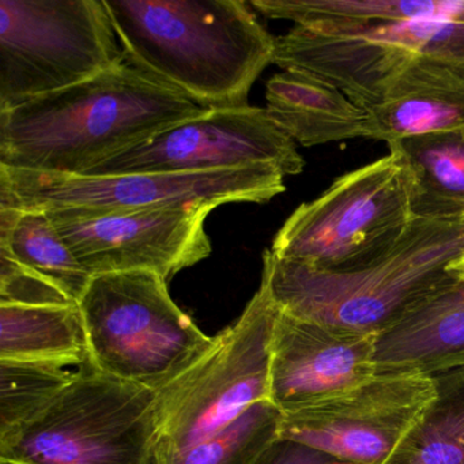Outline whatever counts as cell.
Listing matches in <instances>:
<instances>
[{
	"instance_id": "cell-8",
	"label": "cell",
	"mask_w": 464,
	"mask_h": 464,
	"mask_svg": "<svg viewBox=\"0 0 464 464\" xmlns=\"http://www.w3.org/2000/svg\"><path fill=\"white\" fill-rule=\"evenodd\" d=\"M278 306L260 285L237 322L180 376L160 388L161 464L270 401L271 344Z\"/></svg>"
},
{
	"instance_id": "cell-6",
	"label": "cell",
	"mask_w": 464,
	"mask_h": 464,
	"mask_svg": "<svg viewBox=\"0 0 464 464\" xmlns=\"http://www.w3.org/2000/svg\"><path fill=\"white\" fill-rule=\"evenodd\" d=\"M411 170L399 151L336 179L303 203L276 233L270 251L316 270L344 273L384 256L409 229Z\"/></svg>"
},
{
	"instance_id": "cell-19",
	"label": "cell",
	"mask_w": 464,
	"mask_h": 464,
	"mask_svg": "<svg viewBox=\"0 0 464 464\" xmlns=\"http://www.w3.org/2000/svg\"><path fill=\"white\" fill-rule=\"evenodd\" d=\"M388 148L406 160L412 179V216L463 219L464 129L392 142Z\"/></svg>"
},
{
	"instance_id": "cell-26",
	"label": "cell",
	"mask_w": 464,
	"mask_h": 464,
	"mask_svg": "<svg viewBox=\"0 0 464 464\" xmlns=\"http://www.w3.org/2000/svg\"><path fill=\"white\" fill-rule=\"evenodd\" d=\"M464 221V217H463ZM450 271H453V273H464V255L461 256V259L459 260L458 263H456L455 266H453L452 268H450Z\"/></svg>"
},
{
	"instance_id": "cell-17",
	"label": "cell",
	"mask_w": 464,
	"mask_h": 464,
	"mask_svg": "<svg viewBox=\"0 0 464 464\" xmlns=\"http://www.w3.org/2000/svg\"><path fill=\"white\" fill-rule=\"evenodd\" d=\"M268 115L301 146L368 137V111L312 72L284 70L266 86Z\"/></svg>"
},
{
	"instance_id": "cell-15",
	"label": "cell",
	"mask_w": 464,
	"mask_h": 464,
	"mask_svg": "<svg viewBox=\"0 0 464 464\" xmlns=\"http://www.w3.org/2000/svg\"><path fill=\"white\" fill-rule=\"evenodd\" d=\"M366 111V138L388 145L464 129V74L428 59H410L380 83Z\"/></svg>"
},
{
	"instance_id": "cell-21",
	"label": "cell",
	"mask_w": 464,
	"mask_h": 464,
	"mask_svg": "<svg viewBox=\"0 0 464 464\" xmlns=\"http://www.w3.org/2000/svg\"><path fill=\"white\" fill-rule=\"evenodd\" d=\"M431 377L433 401L384 464H464V368Z\"/></svg>"
},
{
	"instance_id": "cell-5",
	"label": "cell",
	"mask_w": 464,
	"mask_h": 464,
	"mask_svg": "<svg viewBox=\"0 0 464 464\" xmlns=\"http://www.w3.org/2000/svg\"><path fill=\"white\" fill-rule=\"evenodd\" d=\"M167 279L150 271L92 278L81 314L94 369L160 390L213 344L170 297Z\"/></svg>"
},
{
	"instance_id": "cell-24",
	"label": "cell",
	"mask_w": 464,
	"mask_h": 464,
	"mask_svg": "<svg viewBox=\"0 0 464 464\" xmlns=\"http://www.w3.org/2000/svg\"><path fill=\"white\" fill-rule=\"evenodd\" d=\"M0 304L72 305L61 290L0 255Z\"/></svg>"
},
{
	"instance_id": "cell-4",
	"label": "cell",
	"mask_w": 464,
	"mask_h": 464,
	"mask_svg": "<svg viewBox=\"0 0 464 464\" xmlns=\"http://www.w3.org/2000/svg\"><path fill=\"white\" fill-rule=\"evenodd\" d=\"M159 391L91 362L34 417L0 436V464H161Z\"/></svg>"
},
{
	"instance_id": "cell-10",
	"label": "cell",
	"mask_w": 464,
	"mask_h": 464,
	"mask_svg": "<svg viewBox=\"0 0 464 464\" xmlns=\"http://www.w3.org/2000/svg\"><path fill=\"white\" fill-rule=\"evenodd\" d=\"M285 175L271 165L195 173L55 175L0 167V208L104 210L266 203L285 192Z\"/></svg>"
},
{
	"instance_id": "cell-9",
	"label": "cell",
	"mask_w": 464,
	"mask_h": 464,
	"mask_svg": "<svg viewBox=\"0 0 464 464\" xmlns=\"http://www.w3.org/2000/svg\"><path fill=\"white\" fill-rule=\"evenodd\" d=\"M415 58L464 74V2L452 15L391 25H295L276 37L274 64L312 72L366 110L380 83Z\"/></svg>"
},
{
	"instance_id": "cell-11",
	"label": "cell",
	"mask_w": 464,
	"mask_h": 464,
	"mask_svg": "<svg viewBox=\"0 0 464 464\" xmlns=\"http://www.w3.org/2000/svg\"><path fill=\"white\" fill-rule=\"evenodd\" d=\"M210 206L104 210L62 208L48 217L92 276L150 271L169 279L211 254Z\"/></svg>"
},
{
	"instance_id": "cell-16",
	"label": "cell",
	"mask_w": 464,
	"mask_h": 464,
	"mask_svg": "<svg viewBox=\"0 0 464 464\" xmlns=\"http://www.w3.org/2000/svg\"><path fill=\"white\" fill-rule=\"evenodd\" d=\"M377 374L425 376L464 368V273L447 281L376 335Z\"/></svg>"
},
{
	"instance_id": "cell-7",
	"label": "cell",
	"mask_w": 464,
	"mask_h": 464,
	"mask_svg": "<svg viewBox=\"0 0 464 464\" xmlns=\"http://www.w3.org/2000/svg\"><path fill=\"white\" fill-rule=\"evenodd\" d=\"M124 62L105 0H0V111Z\"/></svg>"
},
{
	"instance_id": "cell-23",
	"label": "cell",
	"mask_w": 464,
	"mask_h": 464,
	"mask_svg": "<svg viewBox=\"0 0 464 464\" xmlns=\"http://www.w3.org/2000/svg\"><path fill=\"white\" fill-rule=\"evenodd\" d=\"M74 374L58 363L0 360V436L44 409Z\"/></svg>"
},
{
	"instance_id": "cell-1",
	"label": "cell",
	"mask_w": 464,
	"mask_h": 464,
	"mask_svg": "<svg viewBox=\"0 0 464 464\" xmlns=\"http://www.w3.org/2000/svg\"><path fill=\"white\" fill-rule=\"evenodd\" d=\"M202 111L124 62L63 91L0 111V167L85 175Z\"/></svg>"
},
{
	"instance_id": "cell-22",
	"label": "cell",
	"mask_w": 464,
	"mask_h": 464,
	"mask_svg": "<svg viewBox=\"0 0 464 464\" xmlns=\"http://www.w3.org/2000/svg\"><path fill=\"white\" fill-rule=\"evenodd\" d=\"M284 412L270 401H259L227 428L176 453L167 464H259L281 439Z\"/></svg>"
},
{
	"instance_id": "cell-13",
	"label": "cell",
	"mask_w": 464,
	"mask_h": 464,
	"mask_svg": "<svg viewBox=\"0 0 464 464\" xmlns=\"http://www.w3.org/2000/svg\"><path fill=\"white\" fill-rule=\"evenodd\" d=\"M436 395L433 377L376 374L324 403L285 412L281 439L353 464H384Z\"/></svg>"
},
{
	"instance_id": "cell-3",
	"label": "cell",
	"mask_w": 464,
	"mask_h": 464,
	"mask_svg": "<svg viewBox=\"0 0 464 464\" xmlns=\"http://www.w3.org/2000/svg\"><path fill=\"white\" fill-rule=\"evenodd\" d=\"M463 255V219L414 217L391 251L357 270H316L268 249L262 285L285 314L377 335L447 281Z\"/></svg>"
},
{
	"instance_id": "cell-14",
	"label": "cell",
	"mask_w": 464,
	"mask_h": 464,
	"mask_svg": "<svg viewBox=\"0 0 464 464\" xmlns=\"http://www.w3.org/2000/svg\"><path fill=\"white\" fill-rule=\"evenodd\" d=\"M374 344L376 334L298 319L279 309L271 344V403L285 414L360 387L377 374Z\"/></svg>"
},
{
	"instance_id": "cell-18",
	"label": "cell",
	"mask_w": 464,
	"mask_h": 464,
	"mask_svg": "<svg viewBox=\"0 0 464 464\" xmlns=\"http://www.w3.org/2000/svg\"><path fill=\"white\" fill-rule=\"evenodd\" d=\"M0 360L80 366L89 362L80 305L0 304Z\"/></svg>"
},
{
	"instance_id": "cell-25",
	"label": "cell",
	"mask_w": 464,
	"mask_h": 464,
	"mask_svg": "<svg viewBox=\"0 0 464 464\" xmlns=\"http://www.w3.org/2000/svg\"><path fill=\"white\" fill-rule=\"evenodd\" d=\"M259 464H353L346 460L328 455L322 450H314L308 445L279 439L267 450Z\"/></svg>"
},
{
	"instance_id": "cell-2",
	"label": "cell",
	"mask_w": 464,
	"mask_h": 464,
	"mask_svg": "<svg viewBox=\"0 0 464 464\" xmlns=\"http://www.w3.org/2000/svg\"><path fill=\"white\" fill-rule=\"evenodd\" d=\"M127 63L203 110L248 105L276 39L241 0H105Z\"/></svg>"
},
{
	"instance_id": "cell-20",
	"label": "cell",
	"mask_w": 464,
	"mask_h": 464,
	"mask_svg": "<svg viewBox=\"0 0 464 464\" xmlns=\"http://www.w3.org/2000/svg\"><path fill=\"white\" fill-rule=\"evenodd\" d=\"M0 255L80 303L93 276L53 227L47 211L0 208Z\"/></svg>"
},
{
	"instance_id": "cell-12",
	"label": "cell",
	"mask_w": 464,
	"mask_h": 464,
	"mask_svg": "<svg viewBox=\"0 0 464 464\" xmlns=\"http://www.w3.org/2000/svg\"><path fill=\"white\" fill-rule=\"evenodd\" d=\"M271 165L285 176L305 167L297 143L266 108H213L105 160L88 176L195 173ZM81 176V175H80Z\"/></svg>"
}]
</instances>
